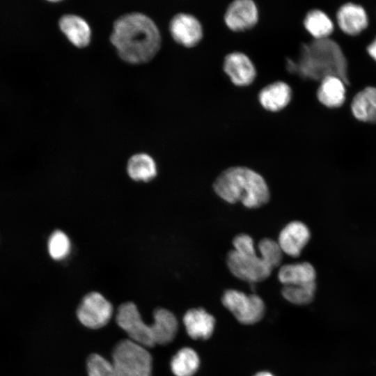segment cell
<instances>
[{"instance_id": "obj_1", "label": "cell", "mask_w": 376, "mask_h": 376, "mask_svg": "<svg viewBox=\"0 0 376 376\" xmlns=\"http://www.w3.org/2000/svg\"><path fill=\"white\" fill-rule=\"evenodd\" d=\"M110 41L124 61L141 64L150 61L158 52L161 36L150 17L139 12H132L116 19Z\"/></svg>"}, {"instance_id": "obj_2", "label": "cell", "mask_w": 376, "mask_h": 376, "mask_svg": "<svg viewBox=\"0 0 376 376\" xmlns=\"http://www.w3.org/2000/svg\"><path fill=\"white\" fill-rule=\"evenodd\" d=\"M233 245L234 249L226 256L227 266L236 278L251 284L267 279L283 260V253L277 242L270 238L259 242L260 255L256 253L253 239L247 234L237 235Z\"/></svg>"}, {"instance_id": "obj_3", "label": "cell", "mask_w": 376, "mask_h": 376, "mask_svg": "<svg viewBox=\"0 0 376 376\" xmlns=\"http://www.w3.org/2000/svg\"><path fill=\"white\" fill-rule=\"evenodd\" d=\"M291 71L315 81L336 76L346 85L350 84L346 58L339 45L329 38L314 39L308 44H303L298 62H292Z\"/></svg>"}, {"instance_id": "obj_4", "label": "cell", "mask_w": 376, "mask_h": 376, "mask_svg": "<svg viewBox=\"0 0 376 376\" xmlns=\"http://www.w3.org/2000/svg\"><path fill=\"white\" fill-rule=\"evenodd\" d=\"M214 192L230 204L240 202L247 208L265 205L270 198L265 179L244 166H233L222 171L213 183Z\"/></svg>"}, {"instance_id": "obj_5", "label": "cell", "mask_w": 376, "mask_h": 376, "mask_svg": "<svg viewBox=\"0 0 376 376\" xmlns=\"http://www.w3.org/2000/svg\"><path fill=\"white\" fill-rule=\"evenodd\" d=\"M117 376H151L152 359L146 347L131 340L118 342L111 362Z\"/></svg>"}, {"instance_id": "obj_6", "label": "cell", "mask_w": 376, "mask_h": 376, "mask_svg": "<svg viewBox=\"0 0 376 376\" xmlns=\"http://www.w3.org/2000/svg\"><path fill=\"white\" fill-rule=\"evenodd\" d=\"M224 306L242 324H253L264 316L265 306L260 297L247 295L242 291L228 289L221 297Z\"/></svg>"}, {"instance_id": "obj_7", "label": "cell", "mask_w": 376, "mask_h": 376, "mask_svg": "<svg viewBox=\"0 0 376 376\" xmlns=\"http://www.w3.org/2000/svg\"><path fill=\"white\" fill-rule=\"evenodd\" d=\"M116 320L131 340L145 347H152L156 345L151 325L143 321L134 303L128 301L121 304L118 308Z\"/></svg>"}, {"instance_id": "obj_8", "label": "cell", "mask_w": 376, "mask_h": 376, "mask_svg": "<svg viewBox=\"0 0 376 376\" xmlns=\"http://www.w3.org/2000/svg\"><path fill=\"white\" fill-rule=\"evenodd\" d=\"M112 315L111 304L97 292L86 295L77 310L79 322L86 327L93 329L104 327L109 323Z\"/></svg>"}, {"instance_id": "obj_9", "label": "cell", "mask_w": 376, "mask_h": 376, "mask_svg": "<svg viewBox=\"0 0 376 376\" xmlns=\"http://www.w3.org/2000/svg\"><path fill=\"white\" fill-rule=\"evenodd\" d=\"M278 279L283 285L307 291H316V272L308 262L285 264L278 272Z\"/></svg>"}, {"instance_id": "obj_10", "label": "cell", "mask_w": 376, "mask_h": 376, "mask_svg": "<svg viewBox=\"0 0 376 376\" xmlns=\"http://www.w3.org/2000/svg\"><path fill=\"white\" fill-rule=\"evenodd\" d=\"M169 30L174 40L187 47L198 45L203 37L200 22L188 13H180L173 16L170 22Z\"/></svg>"}, {"instance_id": "obj_11", "label": "cell", "mask_w": 376, "mask_h": 376, "mask_svg": "<svg viewBox=\"0 0 376 376\" xmlns=\"http://www.w3.org/2000/svg\"><path fill=\"white\" fill-rule=\"evenodd\" d=\"M310 238L308 226L301 221H293L281 230L276 242L283 253L296 258L299 256Z\"/></svg>"}, {"instance_id": "obj_12", "label": "cell", "mask_w": 376, "mask_h": 376, "mask_svg": "<svg viewBox=\"0 0 376 376\" xmlns=\"http://www.w3.org/2000/svg\"><path fill=\"white\" fill-rule=\"evenodd\" d=\"M258 11L251 0H236L227 8L224 20L227 26L234 31L251 29L257 23Z\"/></svg>"}, {"instance_id": "obj_13", "label": "cell", "mask_w": 376, "mask_h": 376, "mask_svg": "<svg viewBox=\"0 0 376 376\" xmlns=\"http://www.w3.org/2000/svg\"><path fill=\"white\" fill-rule=\"evenodd\" d=\"M223 68L231 81L240 86L251 84L256 75L252 61L242 52H235L227 54Z\"/></svg>"}, {"instance_id": "obj_14", "label": "cell", "mask_w": 376, "mask_h": 376, "mask_svg": "<svg viewBox=\"0 0 376 376\" xmlns=\"http://www.w3.org/2000/svg\"><path fill=\"white\" fill-rule=\"evenodd\" d=\"M183 324L191 338L207 340L214 332L215 318L203 308H194L185 313Z\"/></svg>"}, {"instance_id": "obj_15", "label": "cell", "mask_w": 376, "mask_h": 376, "mask_svg": "<svg viewBox=\"0 0 376 376\" xmlns=\"http://www.w3.org/2000/svg\"><path fill=\"white\" fill-rule=\"evenodd\" d=\"M336 20L341 31L350 36L359 35L368 24L364 8L353 3H347L339 8Z\"/></svg>"}, {"instance_id": "obj_16", "label": "cell", "mask_w": 376, "mask_h": 376, "mask_svg": "<svg viewBox=\"0 0 376 376\" xmlns=\"http://www.w3.org/2000/svg\"><path fill=\"white\" fill-rule=\"evenodd\" d=\"M61 31L76 47L83 48L88 45L91 39V30L88 22L75 14L63 15L58 21Z\"/></svg>"}, {"instance_id": "obj_17", "label": "cell", "mask_w": 376, "mask_h": 376, "mask_svg": "<svg viewBox=\"0 0 376 376\" xmlns=\"http://www.w3.org/2000/svg\"><path fill=\"white\" fill-rule=\"evenodd\" d=\"M154 322L151 324L155 344L166 345L175 338L178 322L174 314L167 309L158 308L153 313Z\"/></svg>"}, {"instance_id": "obj_18", "label": "cell", "mask_w": 376, "mask_h": 376, "mask_svg": "<svg viewBox=\"0 0 376 376\" xmlns=\"http://www.w3.org/2000/svg\"><path fill=\"white\" fill-rule=\"evenodd\" d=\"M260 104L270 111H279L285 107L292 97V90L283 81H276L264 87L259 93Z\"/></svg>"}, {"instance_id": "obj_19", "label": "cell", "mask_w": 376, "mask_h": 376, "mask_svg": "<svg viewBox=\"0 0 376 376\" xmlns=\"http://www.w3.org/2000/svg\"><path fill=\"white\" fill-rule=\"evenodd\" d=\"M346 84L340 77L328 76L320 81L317 97L320 103L329 108H338L345 101Z\"/></svg>"}, {"instance_id": "obj_20", "label": "cell", "mask_w": 376, "mask_h": 376, "mask_svg": "<svg viewBox=\"0 0 376 376\" xmlns=\"http://www.w3.org/2000/svg\"><path fill=\"white\" fill-rule=\"evenodd\" d=\"M351 111L357 120L376 123V87L368 86L358 92L352 100Z\"/></svg>"}, {"instance_id": "obj_21", "label": "cell", "mask_w": 376, "mask_h": 376, "mask_svg": "<svg viewBox=\"0 0 376 376\" xmlns=\"http://www.w3.org/2000/svg\"><path fill=\"white\" fill-rule=\"evenodd\" d=\"M127 171L134 180L147 182L157 175V166L154 159L149 155L137 153L129 159Z\"/></svg>"}, {"instance_id": "obj_22", "label": "cell", "mask_w": 376, "mask_h": 376, "mask_svg": "<svg viewBox=\"0 0 376 376\" xmlns=\"http://www.w3.org/2000/svg\"><path fill=\"white\" fill-rule=\"evenodd\" d=\"M200 359L190 347H183L172 357L170 366L175 376H193L198 370Z\"/></svg>"}, {"instance_id": "obj_23", "label": "cell", "mask_w": 376, "mask_h": 376, "mask_svg": "<svg viewBox=\"0 0 376 376\" xmlns=\"http://www.w3.org/2000/svg\"><path fill=\"white\" fill-rule=\"evenodd\" d=\"M304 25L315 39L327 38L334 29V24L329 16L318 9L308 12L304 20Z\"/></svg>"}, {"instance_id": "obj_24", "label": "cell", "mask_w": 376, "mask_h": 376, "mask_svg": "<svg viewBox=\"0 0 376 376\" xmlns=\"http://www.w3.org/2000/svg\"><path fill=\"white\" fill-rule=\"evenodd\" d=\"M47 248L49 253L53 259L62 260L70 253V239L64 232L56 230L51 234L48 240Z\"/></svg>"}, {"instance_id": "obj_25", "label": "cell", "mask_w": 376, "mask_h": 376, "mask_svg": "<svg viewBox=\"0 0 376 376\" xmlns=\"http://www.w3.org/2000/svg\"><path fill=\"white\" fill-rule=\"evenodd\" d=\"M86 367L88 376H117L111 362L98 354L88 357Z\"/></svg>"}, {"instance_id": "obj_26", "label": "cell", "mask_w": 376, "mask_h": 376, "mask_svg": "<svg viewBox=\"0 0 376 376\" xmlns=\"http://www.w3.org/2000/svg\"><path fill=\"white\" fill-rule=\"evenodd\" d=\"M368 54L376 61V37L367 47Z\"/></svg>"}, {"instance_id": "obj_27", "label": "cell", "mask_w": 376, "mask_h": 376, "mask_svg": "<svg viewBox=\"0 0 376 376\" xmlns=\"http://www.w3.org/2000/svg\"><path fill=\"white\" fill-rule=\"evenodd\" d=\"M253 376H274L271 373L267 371H262L257 373Z\"/></svg>"}]
</instances>
